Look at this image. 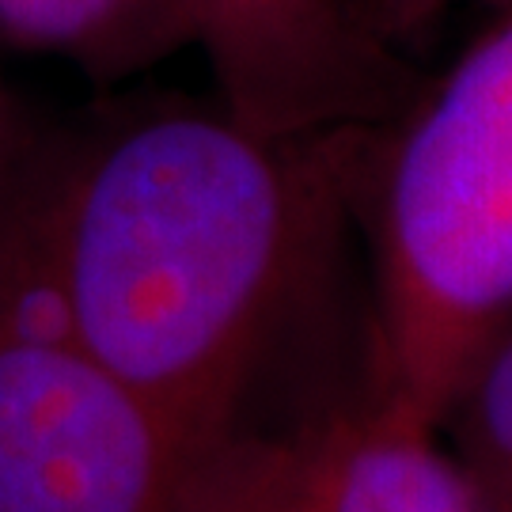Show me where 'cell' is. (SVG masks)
<instances>
[{"label":"cell","mask_w":512,"mask_h":512,"mask_svg":"<svg viewBox=\"0 0 512 512\" xmlns=\"http://www.w3.org/2000/svg\"><path fill=\"white\" fill-rule=\"evenodd\" d=\"M167 512H490L437 425L376 403L266 418L205 448Z\"/></svg>","instance_id":"277c9868"},{"label":"cell","mask_w":512,"mask_h":512,"mask_svg":"<svg viewBox=\"0 0 512 512\" xmlns=\"http://www.w3.org/2000/svg\"><path fill=\"white\" fill-rule=\"evenodd\" d=\"M376 137H270L220 103L141 107L31 152L4 220L76 342L198 456L258 425Z\"/></svg>","instance_id":"6da1fadb"},{"label":"cell","mask_w":512,"mask_h":512,"mask_svg":"<svg viewBox=\"0 0 512 512\" xmlns=\"http://www.w3.org/2000/svg\"><path fill=\"white\" fill-rule=\"evenodd\" d=\"M440 437L490 512H512V327L463 376L440 418Z\"/></svg>","instance_id":"52a82bcc"},{"label":"cell","mask_w":512,"mask_h":512,"mask_svg":"<svg viewBox=\"0 0 512 512\" xmlns=\"http://www.w3.org/2000/svg\"><path fill=\"white\" fill-rule=\"evenodd\" d=\"M0 38L69 61L92 80H122L183 50L160 0H0Z\"/></svg>","instance_id":"8992f818"},{"label":"cell","mask_w":512,"mask_h":512,"mask_svg":"<svg viewBox=\"0 0 512 512\" xmlns=\"http://www.w3.org/2000/svg\"><path fill=\"white\" fill-rule=\"evenodd\" d=\"M198 46L217 103L270 137L387 129L421 95L357 0H160Z\"/></svg>","instance_id":"5b68a950"},{"label":"cell","mask_w":512,"mask_h":512,"mask_svg":"<svg viewBox=\"0 0 512 512\" xmlns=\"http://www.w3.org/2000/svg\"><path fill=\"white\" fill-rule=\"evenodd\" d=\"M194 452L76 342L0 217V512H167Z\"/></svg>","instance_id":"3957f363"},{"label":"cell","mask_w":512,"mask_h":512,"mask_svg":"<svg viewBox=\"0 0 512 512\" xmlns=\"http://www.w3.org/2000/svg\"><path fill=\"white\" fill-rule=\"evenodd\" d=\"M357 217L372 243L365 391L440 429L512 327V12L380 129Z\"/></svg>","instance_id":"7a4b0ae2"},{"label":"cell","mask_w":512,"mask_h":512,"mask_svg":"<svg viewBox=\"0 0 512 512\" xmlns=\"http://www.w3.org/2000/svg\"><path fill=\"white\" fill-rule=\"evenodd\" d=\"M27 164H31V145H27V133L19 122L16 99L8 92V84L0 80V217L12 202Z\"/></svg>","instance_id":"ba28073f"}]
</instances>
